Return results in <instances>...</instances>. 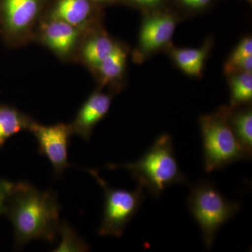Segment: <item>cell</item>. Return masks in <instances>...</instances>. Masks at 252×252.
<instances>
[{"label":"cell","mask_w":252,"mask_h":252,"mask_svg":"<svg viewBox=\"0 0 252 252\" xmlns=\"http://www.w3.org/2000/svg\"><path fill=\"white\" fill-rule=\"evenodd\" d=\"M172 52L176 63L184 72L189 75H200L206 54L205 50L181 49Z\"/></svg>","instance_id":"cell-16"},{"label":"cell","mask_w":252,"mask_h":252,"mask_svg":"<svg viewBox=\"0 0 252 252\" xmlns=\"http://www.w3.org/2000/svg\"><path fill=\"white\" fill-rule=\"evenodd\" d=\"M29 130L35 137L39 153L51 162L55 175H62L70 166L68 161V147L73 135L70 124L59 123L44 126L35 122Z\"/></svg>","instance_id":"cell-6"},{"label":"cell","mask_w":252,"mask_h":252,"mask_svg":"<svg viewBox=\"0 0 252 252\" xmlns=\"http://www.w3.org/2000/svg\"><path fill=\"white\" fill-rule=\"evenodd\" d=\"M240 202L225 198L213 182L202 181L188 197V208L201 230L204 245L212 248L218 230L240 210Z\"/></svg>","instance_id":"cell-4"},{"label":"cell","mask_w":252,"mask_h":252,"mask_svg":"<svg viewBox=\"0 0 252 252\" xmlns=\"http://www.w3.org/2000/svg\"><path fill=\"white\" fill-rule=\"evenodd\" d=\"M225 70L228 74L252 72V56H247L233 63L225 64Z\"/></svg>","instance_id":"cell-19"},{"label":"cell","mask_w":252,"mask_h":252,"mask_svg":"<svg viewBox=\"0 0 252 252\" xmlns=\"http://www.w3.org/2000/svg\"><path fill=\"white\" fill-rule=\"evenodd\" d=\"M130 1H134V2L137 3V4L152 5L157 4L160 0H130Z\"/></svg>","instance_id":"cell-23"},{"label":"cell","mask_w":252,"mask_h":252,"mask_svg":"<svg viewBox=\"0 0 252 252\" xmlns=\"http://www.w3.org/2000/svg\"><path fill=\"white\" fill-rule=\"evenodd\" d=\"M59 235L61 242L54 252H87L90 249L85 240L66 221L61 222Z\"/></svg>","instance_id":"cell-17"},{"label":"cell","mask_w":252,"mask_h":252,"mask_svg":"<svg viewBox=\"0 0 252 252\" xmlns=\"http://www.w3.org/2000/svg\"><path fill=\"white\" fill-rule=\"evenodd\" d=\"M35 121L25 113L7 106H0V147L11 136L29 130Z\"/></svg>","instance_id":"cell-12"},{"label":"cell","mask_w":252,"mask_h":252,"mask_svg":"<svg viewBox=\"0 0 252 252\" xmlns=\"http://www.w3.org/2000/svg\"><path fill=\"white\" fill-rule=\"evenodd\" d=\"M182 1H183L185 4H187V2L189 1V0H182Z\"/></svg>","instance_id":"cell-25"},{"label":"cell","mask_w":252,"mask_h":252,"mask_svg":"<svg viewBox=\"0 0 252 252\" xmlns=\"http://www.w3.org/2000/svg\"><path fill=\"white\" fill-rule=\"evenodd\" d=\"M231 104L233 107L249 103L252 99V72L240 73L232 79Z\"/></svg>","instance_id":"cell-18"},{"label":"cell","mask_w":252,"mask_h":252,"mask_svg":"<svg viewBox=\"0 0 252 252\" xmlns=\"http://www.w3.org/2000/svg\"><path fill=\"white\" fill-rule=\"evenodd\" d=\"M109 170H125L143 189L158 198L164 190L174 185H185L187 178L180 170L174 152L171 136L162 134L137 161L126 164L109 163Z\"/></svg>","instance_id":"cell-2"},{"label":"cell","mask_w":252,"mask_h":252,"mask_svg":"<svg viewBox=\"0 0 252 252\" xmlns=\"http://www.w3.org/2000/svg\"><path fill=\"white\" fill-rule=\"evenodd\" d=\"M211 0H189L187 5L191 7H200L208 4Z\"/></svg>","instance_id":"cell-22"},{"label":"cell","mask_w":252,"mask_h":252,"mask_svg":"<svg viewBox=\"0 0 252 252\" xmlns=\"http://www.w3.org/2000/svg\"><path fill=\"white\" fill-rule=\"evenodd\" d=\"M175 19L169 15H158L146 20L140 35V48L150 52L165 45L175 31Z\"/></svg>","instance_id":"cell-10"},{"label":"cell","mask_w":252,"mask_h":252,"mask_svg":"<svg viewBox=\"0 0 252 252\" xmlns=\"http://www.w3.org/2000/svg\"><path fill=\"white\" fill-rule=\"evenodd\" d=\"M91 14L92 5L90 0H59L48 18L59 20L87 30L91 23Z\"/></svg>","instance_id":"cell-11"},{"label":"cell","mask_w":252,"mask_h":252,"mask_svg":"<svg viewBox=\"0 0 252 252\" xmlns=\"http://www.w3.org/2000/svg\"><path fill=\"white\" fill-rule=\"evenodd\" d=\"M116 44L104 33L89 36L83 44L81 57L84 63L91 67L96 69L102 61L107 58L115 48Z\"/></svg>","instance_id":"cell-13"},{"label":"cell","mask_w":252,"mask_h":252,"mask_svg":"<svg viewBox=\"0 0 252 252\" xmlns=\"http://www.w3.org/2000/svg\"><path fill=\"white\" fill-rule=\"evenodd\" d=\"M252 56V39L247 37L240 43L227 63H233L247 56Z\"/></svg>","instance_id":"cell-20"},{"label":"cell","mask_w":252,"mask_h":252,"mask_svg":"<svg viewBox=\"0 0 252 252\" xmlns=\"http://www.w3.org/2000/svg\"><path fill=\"white\" fill-rule=\"evenodd\" d=\"M3 16L6 31L26 44L35 36L41 13V0H4Z\"/></svg>","instance_id":"cell-7"},{"label":"cell","mask_w":252,"mask_h":252,"mask_svg":"<svg viewBox=\"0 0 252 252\" xmlns=\"http://www.w3.org/2000/svg\"><path fill=\"white\" fill-rule=\"evenodd\" d=\"M230 110L222 107L200 119L205 171L220 170L233 162L250 160L229 122Z\"/></svg>","instance_id":"cell-3"},{"label":"cell","mask_w":252,"mask_h":252,"mask_svg":"<svg viewBox=\"0 0 252 252\" xmlns=\"http://www.w3.org/2000/svg\"><path fill=\"white\" fill-rule=\"evenodd\" d=\"M229 122L235 136L245 149L251 156L252 154V112L251 109H243L230 114Z\"/></svg>","instance_id":"cell-15"},{"label":"cell","mask_w":252,"mask_h":252,"mask_svg":"<svg viewBox=\"0 0 252 252\" xmlns=\"http://www.w3.org/2000/svg\"><path fill=\"white\" fill-rule=\"evenodd\" d=\"M14 185L8 181L0 180V215L6 212L8 198Z\"/></svg>","instance_id":"cell-21"},{"label":"cell","mask_w":252,"mask_h":252,"mask_svg":"<svg viewBox=\"0 0 252 252\" xmlns=\"http://www.w3.org/2000/svg\"><path fill=\"white\" fill-rule=\"evenodd\" d=\"M112 104V96L100 91L91 94L78 111L70 124L73 135L89 141L94 127L107 115Z\"/></svg>","instance_id":"cell-9"},{"label":"cell","mask_w":252,"mask_h":252,"mask_svg":"<svg viewBox=\"0 0 252 252\" xmlns=\"http://www.w3.org/2000/svg\"><path fill=\"white\" fill-rule=\"evenodd\" d=\"M36 30L41 42L58 57L66 59L77 49L86 29L59 20L47 18L39 23Z\"/></svg>","instance_id":"cell-8"},{"label":"cell","mask_w":252,"mask_h":252,"mask_svg":"<svg viewBox=\"0 0 252 252\" xmlns=\"http://www.w3.org/2000/svg\"><path fill=\"white\" fill-rule=\"evenodd\" d=\"M127 54L122 46L117 44L112 52L96 68L99 72L102 83L107 84L122 75L125 68Z\"/></svg>","instance_id":"cell-14"},{"label":"cell","mask_w":252,"mask_h":252,"mask_svg":"<svg viewBox=\"0 0 252 252\" xmlns=\"http://www.w3.org/2000/svg\"><path fill=\"white\" fill-rule=\"evenodd\" d=\"M87 171L95 179L104 193L103 215L99 235L120 238L142 205L144 189L140 186L134 190L114 189L96 170L90 169Z\"/></svg>","instance_id":"cell-5"},{"label":"cell","mask_w":252,"mask_h":252,"mask_svg":"<svg viewBox=\"0 0 252 252\" xmlns=\"http://www.w3.org/2000/svg\"><path fill=\"white\" fill-rule=\"evenodd\" d=\"M96 1H100V2H102V1H108L109 0H94Z\"/></svg>","instance_id":"cell-24"},{"label":"cell","mask_w":252,"mask_h":252,"mask_svg":"<svg viewBox=\"0 0 252 252\" xmlns=\"http://www.w3.org/2000/svg\"><path fill=\"white\" fill-rule=\"evenodd\" d=\"M6 212L14 226L18 248L34 240L54 243L59 235L61 205L51 190L18 182L10 193Z\"/></svg>","instance_id":"cell-1"}]
</instances>
